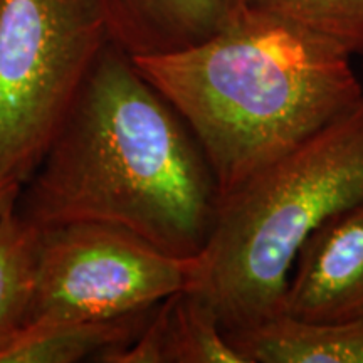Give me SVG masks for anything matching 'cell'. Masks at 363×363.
Returning <instances> with one entry per match:
<instances>
[{
	"label": "cell",
	"mask_w": 363,
	"mask_h": 363,
	"mask_svg": "<svg viewBox=\"0 0 363 363\" xmlns=\"http://www.w3.org/2000/svg\"><path fill=\"white\" fill-rule=\"evenodd\" d=\"M220 197L206 153L133 59L108 43L16 211L40 229L120 225L170 256L206 246Z\"/></svg>",
	"instance_id": "1"
},
{
	"label": "cell",
	"mask_w": 363,
	"mask_h": 363,
	"mask_svg": "<svg viewBox=\"0 0 363 363\" xmlns=\"http://www.w3.org/2000/svg\"><path fill=\"white\" fill-rule=\"evenodd\" d=\"M352 56L249 4L201 44L131 59L192 130L222 201L362 101Z\"/></svg>",
	"instance_id": "2"
},
{
	"label": "cell",
	"mask_w": 363,
	"mask_h": 363,
	"mask_svg": "<svg viewBox=\"0 0 363 363\" xmlns=\"http://www.w3.org/2000/svg\"><path fill=\"white\" fill-rule=\"evenodd\" d=\"M360 197L363 99L222 199L187 291L227 337L274 320L305 240Z\"/></svg>",
	"instance_id": "3"
},
{
	"label": "cell",
	"mask_w": 363,
	"mask_h": 363,
	"mask_svg": "<svg viewBox=\"0 0 363 363\" xmlns=\"http://www.w3.org/2000/svg\"><path fill=\"white\" fill-rule=\"evenodd\" d=\"M108 43L98 0L0 2V177L29 180Z\"/></svg>",
	"instance_id": "4"
},
{
	"label": "cell",
	"mask_w": 363,
	"mask_h": 363,
	"mask_svg": "<svg viewBox=\"0 0 363 363\" xmlns=\"http://www.w3.org/2000/svg\"><path fill=\"white\" fill-rule=\"evenodd\" d=\"M194 267L195 257L170 256L120 225L45 227L29 321L111 320L152 310L189 288Z\"/></svg>",
	"instance_id": "5"
},
{
	"label": "cell",
	"mask_w": 363,
	"mask_h": 363,
	"mask_svg": "<svg viewBox=\"0 0 363 363\" xmlns=\"http://www.w3.org/2000/svg\"><path fill=\"white\" fill-rule=\"evenodd\" d=\"M283 316L333 323L363 316V197L321 222L299 249Z\"/></svg>",
	"instance_id": "6"
},
{
	"label": "cell",
	"mask_w": 363,
	"mask_h": 363,
	"mask_svg": "<svg viewBox=\"0 0 363 363\" xmlns=\"http://www.w3.org/2000/svg\"><path fill=\"white\" fill-rule=\"evenodd\" d=\"M251 0H98L110 43L131 57L189 49L219 33Z\"/></svg>",
	"instance_id": "7"
},
{
	"label": "cell",
	"mask_w": 363,
	"mask_h": 363,
	"mask_svg": "<svg viewBox=\"0 0 363 363\" xmlns=\"http://www.w3.org/2000/svg\"><path fill=\"white\" fill-rule=\"evenodd\" d=\"M155 308L111 320L29 321L0 348V363L96 362L133 342Z\"/></svg>",
	"instance_id": "8"
},
{
	"label": "cell",
	"mask_w": 363,
	"mask_h": 363,
	"mask_svg": "<svg viewBox=\"0 0 363 363\" xmlns=\"http://www.w3.org/2000/svg\"><path fill=\"white\" fill-rule=\"evenodd\" d=\"M229 340L249 363H363V316L306 323L281 315Z\"/></svg>",
	"instance_id": "9"
},
{
	"label": "cell",
	"mask_w": 363,
	"mask_h": 363,
	"mask_svg": "<svg viewBox=\"0 0 363 363\" xmlns=\"http://www.w3.org/2000/svg\"><path fill=\"white\" fill-rule=\"evenodd\" d=\"M40 234L16 207L0 217V348L29 323Z\"/></svg>",
	"instance_id": "10"
},
{
	"label": "cell",
	"mask_w": 363,
	"mask_h": 363,
	"mask_svg": "<svg viewBox=\"0 0 363 363\" xmlns=\"http://www.w3.org/2000/svg\"><path fill=\"white\" fill-rule=\"evenodd\" d=\"M165 363H249L201 298L194 293L179 291L158 305Z\"/></svg>",
	"instance_id": "11"
},
{
	"label": "cell",
	"mask_w": 363,
	"mask_h": 363,
	"mask_svg": "<svg viewBox=\"0 0 363 363\" xmlns=\"http://www.w3.org/2000/svg\"><path fill=\"white\" fill-rule=\"evenodd\" d=\"M254 6L363 54V0H251Z\"/></svg>",
	"instance_id": "12"
},
{
	"label": "cell",
	"mask_w": 363,
	"mask_h": 363,
	"mask_svg": "<svg viewBox=\"0 0 363 363\" xmlns=\"http://www.w3.org/2000/svg\"><path fill=\"white\" fill-rule=\"evenodd\" d=\"M21 189V182L7 179V177H0V217L16 207Z\"/></svg>",
	"instance_id": "13"
},
{
	"label": "cell",
	"mask_w": 363,
	"mask_h": 363,
	"mask_svg": "<svg viewBox=\"0 0 363 363\" xmlns=\"http://www.w3.org/2000/svg\"><path fill=\"white\" fill-rule=\"evenodd\" d=\"M362 57H363V54H362Z\"/></svg>",
	"instance_id": "14"
},
{
	"label": "cell",
	"mask_w": 363,
	"mask_h": 363,
	"mask_svg": "<svg viewBox=\"0 0 363 363\" xmlns=\"http://www.w3.org/2000/svg\"><path fill=\"white\" fill-rule=\"evenodd\" d=\"M0 2H2V0H0Z\"/></svg>",
	"instance_id": "15"
}]
</instances>
